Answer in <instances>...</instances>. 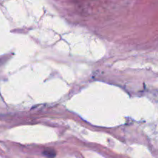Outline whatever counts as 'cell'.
Masks as SVG:
<instances>
[{"instance_id":"1","label":"cell","mask_w":158,"mask_h":158,"mask_svg":"<svg viewBox=\"0 0 158 158\" xmlns=\"http://www.w3.org/2000/svg\"><path fill=\"white\" fill-rule=\"evenodd\" d=\"M43 154L47 158H54L56 157V152L52 149H47L43 151Z\"/></svg>"}]
</instances>
